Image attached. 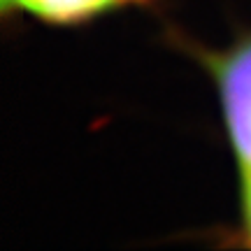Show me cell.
<instances>
[{
	"label": "cell",
	"mask_w": 251,
	"mask_h": 251,
	"mask_svg": "<svg viewBox=\"0 0 251 251\" xmlns=\"http://www.w3.org/2000/svg\"><path fill=\"white\" fill-rule=\"evenodd\" d=\"M230 137L244 175L251 172V42L235 49L216 65Z\"/></svg>",
	"instance_id": "cell-1"
},
{
	"label": "cell",
	"mask_w": 251,
	"mask_h": 251,
	"mask_svg": "<svg viewBox=\"0 0 251 251\" xmlns=\"http://www.w3.org/2000/svg\"><path fill=\"white\" fill-rule=\"evenodd\" d=\"M114 2L117 0H2V7L9 9L17 5L49 21H75L91 17Z\"/></svg>",
	"instance_id": "cell-2"
},
{
	"label": "cell",
	"mask_w": 251,
	"mask_h": 251,
	"mask_svg": "<svg viewBox=\"0 0 251 251\" xmlns=\"http://www.w3.org/2000/svg\"><path fill=\"white\" fill-rule=\"evenodd\" d=\"M244 207H247V228L251 235V172L244 175Z\"/></svg>",
	"instance_id": "cell-3"
}]
</instances>
